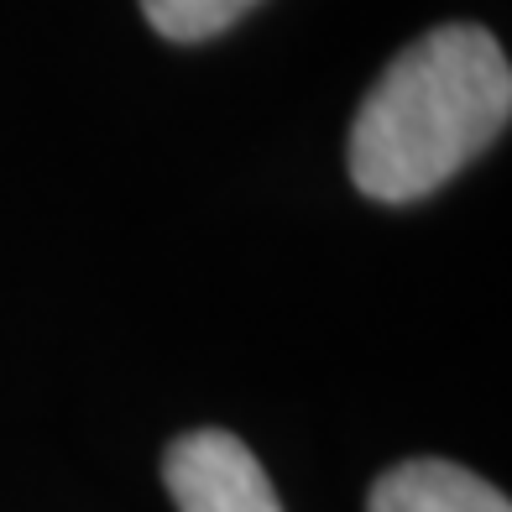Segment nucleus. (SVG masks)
<instances>
[{"instance_id": "obj_4", "label": "nucleus", "mask_w": 512, "mask_h": 512, "mask_svg": "<svg viewBox=\"0 0 512 512\" xmlns=\"http://www.w3.org/2000/svg\"><path fill=\"white\" fill-rule=\"evenodd\" d=\"M256 6V0H142L147 21L173 37V42H204L225 27H236V21Z\"/></svg>"}, {"instance_id": "obj_2", "label": "nucleus", "mask_w": 512, "mask_h": 512, "mask_svg": "<svg viewBox=\"0 0 512 512\" xmlns=\"http://www.w3.org/2000/svg\"><path fill=\"white\" fill-rule=\"evenodd\" d=\"M162 476H168L178 512H283L262 460L225 429L173 439Z\"/></svg>"}, {"instance_id": "obj_1", "label": "nucleus", "mask_w": 512, "mask_h": 512, "mask_svg": "<svg viewBox=\"0 0 512 512\" xmlns=\"http://www.w3.org/2000/svg\"><path fill=\"white\" fill-rule=\"evenodd\" d=\"M512 68L492 32L434 27L387 63L351 126V178L366 199L413 204L507 131Z\"/></svg>"}, {"instance_id": "obj_3", "label": "nucleus", "mask_w": 512, "mask_h": 512, "mask_svg": "<svg viewBox=\"0 0 512 512\" xmlns=\"http://www.w3.org/2000/svg\"><path fill=\"white\" fill-rule=\"evenodd\" d=\"M366 512H512L492 481L450 460H403L371 486Z\"/></svg>"}]
</instances>
